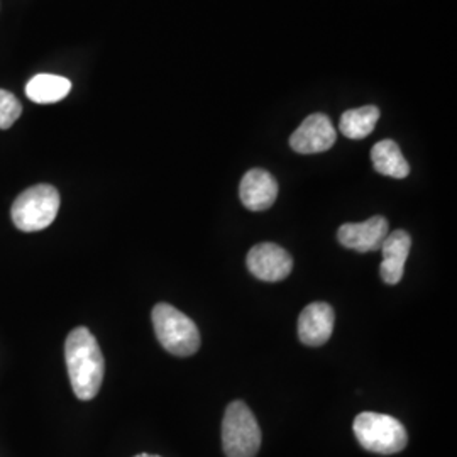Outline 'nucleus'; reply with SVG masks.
Instances as JSON below:
<instances>
[{"instance_id":"nucleus-5","label":"nucleus","mask_w":457,"mask_h":457,"mask_svg":"<svg viewBox=\"0 0 457 457\" xmlns=\"http://www.w3.org/2000/svg\"><path fill=\"white\" fill-rule=\"evenodd\" d=\"M222 445L228 457H256L262 447V428L243 402H232L226 410Z\"/></svg>"},{"instance_id":"nucleus-7","label":"nucleus","mask_w":457,"mask_h":457,"mask_svg":"<svg viewBox=\"0 0 457 457\" xmlns=\"http://www.w3.org/2000/svg\"><path fill=\"white\" fill-rule=\"evenodd\" d=\"M337 134L326 114H312L292 134L290 146L300 154L324 153L336 145Z\"/></svg>"},{"instance_id":"nucleus-16","label":"nucleus","mask_w":457,"mask_h":457,"mask_svg":"<svg viewBox=\"0 0 457 457\" xmlns=\"http://www.w3.org/2000/svg\"><path fill=\"white\" fill-rule=\"evenodd\" d=\"M134 457H162V456H156V454H147V453H143V454H137V456Z\"/></svg>"},{"instance_id":"nucleus-15","label":"nucleus","mask_w":457,"mask_h":457,"mask_svg":"<svg viewBox=\"0 0 457 457\" xmlns=\"http://www.w3.org/2000/svg\"><path fill=\"white\" fill-rule=\"evenodd\" d=\"M21 114L22 105L17 97H14V94L0 90V129H9L11 126H14Z\"/></svg>"},{"instance_id":"nucleus-9","label":"nucleus","mask_w":457,"mask_h":457,"mask_svg":"<svg viewBox=\"0 0 457 457\" xmlns=\"http://www.w3.org/2000/svg\"><path fill=\"white\" fill-rule=\"evenodd\" d=\"M336 313L326 302H315L305 307L298 317V337L305 345L326 344L334 330Z\"/></svg>"},{"instance_id":"nucleus-6","label":"nucleus","mask_w":457,"mask_h":457,"mask_svg":"<svg viewBox=\"0 0 457 457\" xmlns=\"http://www.w3.org/2000/svg\"><path fill=\"white\" fill-rule=\"evenodd\" d=\"M245 264L258 279L275 283L288 278L294 268V260L281 245L262 243L249 251Z\"/></svg>"},{"instance_id":"nucleus-14","label":"nucleus","mask_w":457,"mask_h":457,"mask_svg":"<svg viewBox=\"0 0 457 457\" xmlns=\"http://www.w3.org/2000/svg\"><path fill=\"white\" fill-rule=\"evenodd\" d=\"M378 120H379V109L375 105H366L361 109L344 112L339 122V129L349 139H364L375 131Z\"/></svg>"},{"instance_id":"nucleus-13","label":"nucleus","mask_w":457,"mask_h":457,"mask_svg":"<svg viewBox=\"0 0 457 457\" xmlns=\"http://www.w3.org/2000/svg\"><path fill=\"white\" fill-rule=\"evenodd\" d=\"M71 82L65 77L41 73L33 77L26 85V96L34 104H54L60 102L70 94Z\"/></svg>"},{"instance_id":"nucleus-10","label":"nucleus","mask_w":457,"mask_h":457,"mask_svg":"<svg viewBox=\"0 0 457 457\" xmlns=\"http://www.w3.org/2000/svg\"><path fill=\"white\" fill-rule=\"evenodd\" d=\"M239 196L245 209L253 212L266 211L277 200V180L266 170L254 168L243 177L241 187H239Z\"/></svg>"},{"instance_id":"nucleus-4","label":"nucleus","mask_w":457,"mask_h":457,"mask_svg":"<svg viewBox=\"0 0 457 457\" xmlns=\"http://www.w3.org/2000/svg\"><path fill=\"white\" fill-rule=\"evenodd\" d=\"M60 211V194L51 185H34L17 196L11 217L22 232H36L49 228Z\"/></svg>"},{"instance_id":"nucleus-1","label":"nucleus","mask_w":457,"mask_h":457,"mask_svg":"<svg viewBox=\"0 0 457 457\" xmlns=\"http://www.w3.org/2000/svg\"><path fill=\"white\" fill-rule=\"evenodd\" d=\"M65 361L71 388L79 400L97 396L104 381L105 361L97 339L87 327L73 328L65 341Z\"/></svg>"},{"instance_id":"nucleus-3","label":"nucleus","mask_w":457,"mask_h":457,"mask_svg":"<svg viewBox=\"0 0 457 457\" xmlns=\"http://www.w3.org/2000/svg\"><path fill=\"white\" fill-rule=\"evenodd\" d=\"M353 430L362 449L383 456L402 453L409 442L407 428L400 420L385 413H360L354 419Z\"/></svg>"},{"instance_id":"nucleus-2","label":"nucleus","mask_w":457,"mask_h":457,"mask_svg":"<svg viewBox=\"0 0 457 457\" xmlns=\"http://www.w3.org/2000/svg\"><path fill=\"white\" fill-rule=\"evenodd\" d=\"M151 319L158 341L170 354L188 358L198 351L200 332L195 322L183 312L168 303H158Z\"/></svg>"},{"instance_id":"nucleus-12","label":"nucleus","mask_w":457,"mask_h":457,"mask_svg":"<svg viewBox=\"0 0 457 457\" xmlns=\"http://www.w3.org/2000/svg\"><path fill=\"white\" fill-rule=\"evenodd\" d=\"M371 162H373V166H375V170L379 175L392 177V179H398V180L409 177V162L402 154L400 146L392 139H385V141L376 143L373 149H371Z\"/></svg>"},{"instance_id":"nucleus-11","label":"nucleus","mask_w":457,"mask_h":457,"mask_svg":"<svg viewBox=\"0 0 457 457\" xmlns=\"http://www.w3.org/2000/svg\"><path fill=\"white\" fill-rule=\"evenodd\" d=\"M411 237L407 230H395L388 232L381 245L383 262L379 266V275L386 285H396L402 281L405 262L410 254Z\"/></svg>"},{"instance_id":"nucleus-8","label":"nucleus","mask_w":457,"mask_h":457,"mask_svg":"<svg viewBox=\"0 0 457 457\" xmlns=\"http://www.w3.org/2000/svg\"><path fill=\"white\" fill-rule=\"evenodd\" d=\"M388 236V220L375 215L361 224H344L337 230L339 243L358 253H370L381 249L385 237Z\"/></svg>"}]
</instances>
